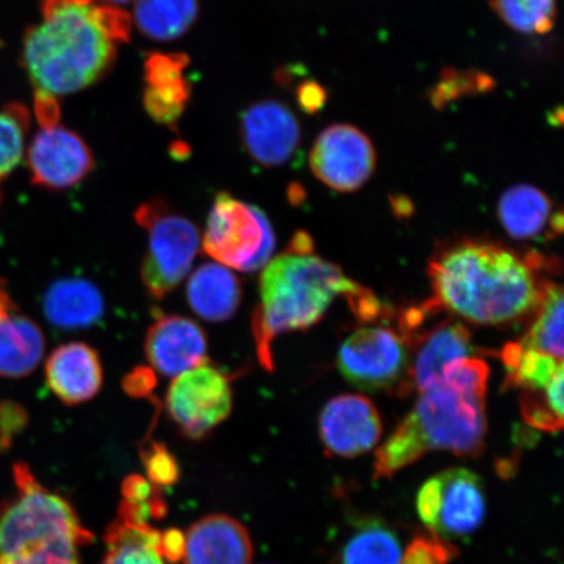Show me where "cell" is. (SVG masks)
<instances>
[{
  "label": "cell",
  "instance_id": "23",
  "mask_svg": "<svg viewBox=\"0 0 564 564\" xmlns=\"http://www.w3.org/2000/svg\"><path fill=\"white\" fill-rule=\"evenodd\" d=\"M108 553L102 564H165L161 533L150 523H139L118 513L106 532Z\"/></svg>",
  "mask_w": 564,
  "mask_h": 564
},
{
  "label": "cell",
  "instance_id": "8",
  "mask_svg": "<svg viewBox=\"0 0 564 564\" xmlns=\"http://www.w3.org/2000/svg\"><path fill=\"white\" fill-rule=\"evenodd\" d=\"M412 350L403 334L390 327H361L338 349L343 377L362 391H408Z\"/></svg>",
  "mask_w": 564,
  "mask_h": 564
},
{
  "label": "cell",
  "instance_id": "34",
  "mask_svg": "<svg viewBox=\"0 0 564 564\" xmlns=\"http://www.w3.org/2000/svg\"><path fill=\"white\" fill-rule=\"evenodd\" d=\"M148 481L156 486H169L178 481V463L169 451L159 443L144 456Z\"/></svg>",
  "mask_w": 564,
  "mask_h": 564
},
{
  "label": "cell",
  "instance_id": "32",
  "mask_svg": "<svg viewBox=\"0 0 564 564\" xmlns=\"http://www.w3.org/2000/svg\"><path fill=\"white\" fill-rule=\"evenodd\" d=\"M458 550L432 532L415 535L401 555L400 564H448Z\"/></svg>",
  "mask_w": 564,
  "mask_h": 564
},
{
  "label": "cell",
  "instance_id": "12",
  "mask_svg": "<svg viewBox=\"0 0 564 564\" xmlns=\"http://www.w3.org/2000/svg\"><path fill=\"white\" fill-rule=\"evenodd\" d=\"M28 165L35 186L62 192L86 180L95 161L77 133L55 124L35 135L28 152Z\"/></svg>",
  "mask_w": 564,
  "mask_h": 564
},
{
  "label": "cell",
  "instance_id": "3",
  "mask_svg": "<svg viewBox=\"0 0 564 564\" xmlns=\"http://www.w3.org/2000/svg\"><path fill=\"white\" fill-rule=\"evenodd\" d=\"M488 379L489 366L482 359L468 357L449 366L440 384L420 392L412 412L379 447L373 478H390L433 451L481 454Z\"/></svg>",
  "mask_w": 564,
  "mask_h": 564
},
{
  "label": "cell",
  "instance_id": "13",
  "mask_svg": "<svg viewBox=\"0 0 564 564\" xmlns=\"http://www.w3.org/2000/svg\"><path fill=\"white\" fill-rule=\"evenodd\" d=\"M382 432V420L376 405L359 394L335 398L321 413V440L330 455L356 457L369 453L377 446Z\"/></svg>",
  "mask_w": 564,
  "mask_h": 564
},
{
  "label": "cell",
  "instance_id": "9",
  "mask_svg": "<svg viewBox=\"0 0 564 564\" xmlns=\"http://www.w3.org/2000/svg\"><path fill=\"white\" fill-rule=\"evenodd\" d=\"M417 510L429 531L440 538L474 533L486 514L481 478L463 468L443 471L422 486Z\"/></svg>",
  "mask_w": 564,
  "mask_h": 564
},
{
  "label": "cell",
  "instance_id": "33",
  "mask_svg": "<svg viewBox=\"0 0 564 564\" xmlns=\"http://www.w3.org/2000/svg\"><path fill=\"white\" fill-rule=\"evenodd\" d=\"M491 79L489 76L481 74H457L449 73L443 76L440 86L435 88L433 101L436 106H442L457 96L469 94V91H478L490 89Z\"/></svg>",
  "mask_w": 564,
  "mask_h": 564
},
{
  "label": "cell",
  "instance_id": "14",
  "mask_svg": "<svg viewBox=\"0 0 564 564\" xmlns=\"http://www.w3.org/2000/svg\"><path fill=\"white\" fill-rule=\"evenodd\" d=\"M145 358L162 377H178L208 359V338L195 321L181 315H160L148 328Z\"/></svg>",
  "mask_w": 564,
  "mask_h": 564
},
{
  "label": "cell",
  "instance_id": "2",
  "mask_svg": "<svg viewBox=\"0 0 564 564\" xmlns=\"http://www.w3.org/2000/svg\"><path fill=\"white\" fill-rule=\"evenodd\" d=\"M42 19L26 34L23 62L35 91L53 97L100 79L131 33L130 17L109 6L44 0Z\"/></svg>",
  "mask_w": 564,
  "mask_h": 564
},
{
  "label": "cell",
  "instance_id": "36",
  "mask_svg": "<svg viewBox=\"0 0 564 564\" xmlns=\"http://www.w3.org/2000/svg\"><path fill=\"white\" fill-rule=\"evenodd\" d=\"M34 110L37 116L42 129L52 127L58 123L61 110L56 98L51 95L40 94L35 91L34 95Z\"/></svg>",
  "mask_w": 564,
  "mask_h": 564
},
{
  "label": "cell",
  "instance_id": "19",
  "mask_svg": "<svg viewBox=\"0 0 564 564\" xmlns=\"http://www.w3.org/2000/svg\"><path fill=\"white\" fill-rule=\"evenodd\" d=\"M187 302L193 312L210 323L229 321L241 306V281L230 268L209 262L196 268L187 282Z\"/></svg>",
  "mask_w": 564,
  "mask_h": 564
},
{
  "label": "cell",
  "instance_id": "16",
  "mask_svg": "<svg viewBox=\"0 0 564 564\" xmlns=\"http://www.w3.org/2000/svg\"><path fill=\"white\" fill-rule=\"evenodd\" d=\"M412 350L409 391L423 392L440 384L458 359L471 357V336L460 322L443 321L426 333L403 334Z\"/></svg>",
  "mask_w": 564,
  "mask_h": 564
},
{
  "label": "cell",
  "instance_id": "5",
  "mask_svg": "<svg viewBox=\"0 0 564 564\" xmlns=\"http://www.w3.org/2000/svg\"><path fill=\"white\" fill-rule=\"evenodd\" d=\"M17 496L0 507V564H80L94 535L65 499L44 488L28 465L15 464Z\"/></svg>",
  "mask_w": 564,
  "mask_h": 564
},
{
  "label": "cell",
  "instance_id": "21",
  "mask_svg": "<svg viewBox=\"0 0 564 564\" xmlns=\"http://www.w3.org/2000/svg\"><path fill=\"white\" fill-rule=\"evenodd\" d=\"M499 220L509 235L520 241L538 238L549 227L561 232L562 215H553V204L541 189L528 185L513 186L500 197Z\"/></svg>",
  "mask_w": 564,
  "mask_h": 564
},
{
  "label": "cell",
  "instance_id": "17",
  "mask_svg": "<svg viewBox=\"0 0 564 564\" xmlns=\"http://www.w3.org/2000/svg\"><path fill=\"white\" fill-rule=\"evenodd\" d=\"M253 555L249 532L228 514L204 517L186 534L185 564H251Z\"/></svg>",
  "mask_w": 564,
  "mask_h": 564
},
{
  "label": "cell",
  "instance_id": "1",
  "mask_svg": "<svg viewBox=\"0 0 564 564\" xmlns=\"http://www.w3.org/2000/svg\"><path fill=\"white\" fill-rule=\"evenodd\" d=\"M259 297L252 335L259 362L270 371L276 337L313 327L336 299H347L365 321L376 319L380 310L372 293L350 280L341 268L315 256L306 232H297L288 249L264 265Z\"/></svg>",
  "mask_w": 564,
  "mask_h": 564
},
{
  "label": "cell",
  "instance_id": "37",
  "mask_svg": "<svg viewBox=\"0 0 564 564\" xmlns=\"http://www.w3.org/2000/svg\"><path fill=\"white\" fill-rule=\"evenodd\" d=\"M326 90L317 83L306 82L299 88V102L308 115L321 110L326 104Z\"/></svg>",
  "mask_w": 564,
  "mask_h": 564
},
{
  "label": "cell",
  "instance_id": "4",
  "mask_svg": "<svg viewBox=\"0 0 564 564\" xmlns=\"http://www.w3.org/2000/svg\"><path fill=\"white\" fill-rule=\"evenodd\" d=\"M535 265L538 260L502 246L467 241L441 252L429 276L442 308L471 323L503 326L538 310L546 282Z\"/></svg>",
  "mask_w": 564,
  "mask_h": 564
},
{
  "label": "cell",
  "instance_id": "15",
  "mask_svg": "<svg viewBox=\"0 0 564 564\" xmlns=\"http://www.w3.org/2000/svg\"><path fill=\"white\" fill-rule=\"evenodd\" d=\"M241 137L253 160L265 167H278L286 164L297 150L301 127L284 104L262 101L243 112Z\"/></svg>",
  "mask_w": 564,
  "mask_h": 564
},
{
  "label": "cell",
  "instance_id": "30",
  "mask_svg": "<svg viewBox=\"0 0 564 564\" xmlns=\"http://www.w3.org/2000/svg\"><path fill=\"white\" fill-rule=\"evenodd\" d=\"M30 111L23 105H10L0 111V181L15 169L24 154Z\"/></svg>",
  "mask_w": 564,
  "mask_h": 564
},
{
  "label": "cell",
  "instance_id": "39",
  "mask_svg": "<svg viewBox=\"0 0 564 564\" xmlns=\"http://www.w3.org/2000/svg\"><path fill=\"white\" fill-rule=\"evenodd\" d=\"M156 379H154L153 372L148 369H137L126 378L124 388L126 391L137 397H144L151 392Z\"/></svg>",
  "mask_w": 564,
  "mask_h": 564
},
{
  "label": "cell",
  "instance_id": "6",
  "mask_svg": "<svg viewBox=\"0 0 564 564\" xmlns=\"http://www.w3.org/2000/svg\"><path fill=\"white\" fill-rule=\"evenodd\" d=\"M135 221L148 237L141 281L150 297L160 301L192 272L202 247L200 230L161 197L141 204Z\"/></svg>",
  "mask_w": 564,
  "mask_h": 564
},
{
  "label": "cell",
  "instance_id": "27",
  "mask_svg": "<svg viewBox=\"0 0 564 564\" xmlns=\"http://www.w3.org/2000/svg\"><path fill=\"white\" fill-rule=\"evenodd\" d=\"M403 547L397 533L382 524H366L345 545L341 564H400Z\"/></svg>",
  "mask_w": 564,
  "mask_h": 564
},
{
  "label": "cell",
  "instance_id": "20",
  "mask_svg": "<svg viewBox=\"0 0 564 564\" xmlns=\"http://www.w3.org/2000/svg\"><path fill=\"white\" fill-rule=\"evenodd\" d=\"M42 306L47 322L65 330L89 328L101 322L105 315L100 289L88 280L76 278L53 282Z\"/></svg>",
  "mask_w": 564,
  "mask_h": 564
},
{
  "label": "cell",
  "instance_id": "26",
  "mask_svg": "<svg viewBox=\"0 0 564 564\" xmlns=\"http://www.w3.org/2000/svg\"><path fill=\"white\" fill-rule=\"evenodd\" d=\"M502 361L507 369L506 384L521 391L544 390L563 373L562 359L521 348L518 343L507 345Z\"/></svg>",
  "mask_w": 564,
  "mask_h": 564
},
{
  "label": "cell",
  "instance_id": "25",
  "mask_svg": "<svg viewBox=\"0 0 564 564\" xmlns=\"http://www.w3.org/2000/svg\"><path fill=\"white\" fill-rule=\"evenodd\" d=\"M518 344L521 348L542 352L563 361V291L561 286L546 282L532 326Z\"/></svg>",
  "mask_w": 564,
  "mask_h": 564
},
{
  "label": "cell",
  "instance_id": "22",
  "mask_svg": "<svg viewBox=\"0 0 564 564\" xmlns=\"http://www.w3.org/2000/svg\"><path fill=\"white\" fill-rule=\"evenodd\" d=\"M45 337L37 323L20 312L0 323V377L24 378L41 362Z\"/></svg>",
  "mask_w": 564,
  "mask_h": 564
},
{
  "label": "cell",
  "instance_id": "18",
  "mask_svg": "<svg viewBox=\"0 0 564 564\" xmlns=\"http://www.w3.org/2000/svg\"><path fill=\"white\" fill-rule=\"evenodd\" d=\"M45 372L48 387L67 405L94 399L104 382L100 355L86 343L61 345L48 357Z\"/></svg>",
  "mask_w": 564,
  "mask_h": 564
},
{
  "label": "cell",
  "instance_id": "29",
  "mask_svg": "<svg viewBox=\"0 0 564 564\" xmlns=\"http://www.w3.org/2000/svg\"><path fill=\"white\" fill-rule=\"evenodd\" d=\"M563 378L561 373L544 390L521 393V414L528 425L549 433L563 427Z\"/></svg>",
  "mask_w": 564,
  "mask_h": 564
},
{
  "label": "cell",
  "instance_id": "24",
  "mask_svg": "<svg viewBox=\"0 0 564 564\" xmlns=\"http://www.w3.org/2000/svg\"><path fill=\"white\" fill-rule=\"evenodd\" d=\"M199 13L197 0H138L135 20L139 31L152 40L181 37Z\"/></svg>",
  "mask_w": 564,
  "mask_h": 564
},
{
  "label": "cell",
  "instance_id": "31",
  "mask_svg": "<svg viewBox=\"0 0 564 564\" xmlns=\"http://www.w3.org/2000/svg\"><path fill=\"white\" fill-rule=\"evenodd\" d=\"M192 95V86L185 76L171 82L147 84L144 105L148 115L161 124L178 121Z\"/></svg>",
  "mask_w": 564,
  "mask_h": 564
},
{
  "label": "cell",
  "instance_id": "38",
  "mask_svg": "<svg viewBox=\"0 0 564 564\" xmlns=\"http://www.w3.org/2000/svg\"><path fill=\"white\" fill-rule=\"evenodd\" d=\"M186 535L176 529L161 533V553L164 558L173 563L178 562L185 554Z\"/></svg>",
  "mask_w": 564,
  "mask_h": 564
},
{
  "label": "cell",
  "instance_id": "35",
  "mask_svg": "<svg viewBox=\"0 0 564 564\" xmlns=\"http://www.w3.org/2000/svg\"><path fill=\"white\" fill-rule=\"evenodd\" d=\"M156 491L152 482L140 476H130L123 484L124 500L130 502H151L158 499Z\"/></svg>",
  "mask_w": 564,
  "mask_h": 564
},
{
  "label": "cell",
  "instance_id": "28",
  "mask_svg": "<svg viewBox=\"0 0 564 564\" xmlns=\"http://www.w3.org/2000/svg\"><path fill=\"white\" fill-rule=\"evenodd\" d=\"M490 3L513 31L544 34L553 30L555 0H491Z\"/></svg>",
  "mask_w": 564,
  "mask_h": 564
},
{
  "label": "cell",
  "instance_id": "11",
  "mask_svg": "<svg viewBox=\"0 0 564 564\" xmlns=\"http://www.w3.org/2000/svg\"><path fill=\"white\" fill-rule=\"evenodd\" d=\"M376 160L370 139L349 124L328 127L310 153V166L316 178L340 193L361 188L376 171Z\"/></svg>",
  "mask_w": 564,
  "mask_h": 564
},
{
  "label": "cell",
  "instance_id": "7",
  "mask_svg": "<svg viewBox=\"0 0 564 564\" xmlns=\"http://www.w3.org/2000/svg\"><path fill=\"white\" fill-rule=\"evenodd\" d=\"M202 247L214 262L249 273L270 262L276 238L262 209L220 193L212 204Z\"/></svg>",
  "mask_w": 564,
  "mask_h": 564
},
{
  "label": "cell",
  "instance_id": "10",
  "mask_svg": "<svg viewBox=\"0 0 564 564\" xmlns=\"http://www.w3.org/2000/svg\"><path fill=\"white\" fill-rule=\"evenodd\" d=\"M231 408L230 378L209 361L175 377L166 393L169 415L192 440H200L221 425Z\"/></svg>",
  "mask_w": 564,
  "mask_h": 564
},
{
  "label": "cell",
  "instance_id": "40",
  "mask_svg": "<svg viewBox=\"0 0 564 564\" xmlns=\"http://www.w3.org/2000/svg\"><path fill=\"white\" fill-rule=\"evenodd\" d=\"M110 2L124 3L129 2V0H110Z\"/></svg>",
  "mask_w": 564,
  "mask_h": 564
}]
</instances>
